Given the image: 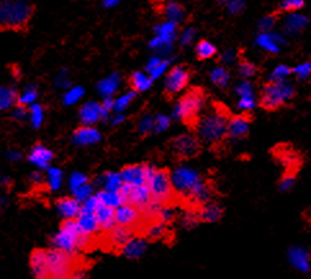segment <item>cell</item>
I'll return each instance as SVG.
<instances>
[{
  "instance_id": "obj_1",
  "label": "cell",
  "mask_w": 311,
  "mask_h": 279,
  "mask_svg": "<svg viewBox=\"0 0 311 279\" xmlns=\"http://www.w3.org/2000/svg\"><path fill=\"white\" fill-rule=\"evenodd\" d=\"M171 183L176 200H184L188 202L189 207H200L212 198V186L197 171L186 166H180L174 170Z\"/></svg>"
},
{
  "instance_id": "obj_2",
  "label": "cell",
  "mask_w": 311,
  "mask_h": 279,
  "mask_svg": "<svg viewBox=\"0 0 311 279\" xmlns=\"http://www.w3.org/2000/svg\"><path fill=\"white\" fill-rule=\"evenodd\" d=\"M212 110L200 117L194 125L196 135L200 139V143L206 144L208 147L215 148L222 144L226 138L228 122H229V112L226 111L225 106L215 104Z\"/></svg>"
},
{
  "instance_id": "obj_3",
  "label": "cell",
  "mask_w": 311,
  "mask_h": 279,
  "mask_svg": "<svg viewBox=\"0 0 311 279\" xmlns=\"http://www.w3.org/2000/svg\"><path fill=\"white\" fill-rule=\"evenodd\" d=\"M94 242V236L82 233L78 228L76 218L72 219H63L60 225V232L52 238V244L56 248L62 251L76 254L78 251H85L92 248V243Z\"/></svg>"
},
{
  "instance_id": "obj_4",
  "label": "cell",
  "mask_w": 311,
  "mask_h": 279,
  "mask_svg": "<svg viewBox=\"0 0 311 279\" xmlns=\"http://www.w3.org/2000/svg\"><path fill=\"white\" fill-rule=\"evenodd\" d=\"M35 6L28 0H0V31L24 30Z\"/></svg>"
},
{
  "instance_id": "obj_5",
  "label": "cell",
  "mask_w": 311,
  "mask_h": 279,
  "mask_svg": "<svg viewBox=\"0 0 311 279\" xmlns=\"http://www.w3.org/2000/svg\"><path fill=\"white\" fill-rule=\"evenodd\" d=\"M46 252V270L48 278L63 279L72 278L74 272L80 269L81 262L76 254L62 251L60 248H45Z\"/></svg>"
},
{
  "instance_id": "obj_6",
  "label": "cell",
  "mask_w": 311,
  "mask_h": 279,
  "mask_svg": "<svg viewBox=\"0 0 311 279\" xmlns=\"http://www.w3.org/2000/svg\"><path fill=\"white\" fill-rule=\"evenodd\" d=\"M206 96L204 92L200 88L190 89L186 94L180 98L178 104L174 110V118L182 121L188 126L194 128L196 122L200 118V112L204 106Z\"/></svg>"
},
{
  "instance_id": "obj_7",
  "label": "cell",
  "mask_w": 311,
  "mask_h": 279,
  "mask_svg": "<svg viewBox=\"0 0 311 279\" xmlns=\"http://www.w3.org/2000/svg\"><path fill=\"white\" fill-rule=\"evenodd\" d=\"M296 94L294 85L288 80L269 81L262 89L260 106L266 111H276L294 98Z\"/></svg>"
},
{
  "instance_id": "obj_8",
  "label": "cell",
  "mask_w": 311,
  "mask_h": 279,
  "mask_svg": "<svg viewBox=\"0 0 311 279\" xmlns=\"http://www.w3.org/2000/svg\"><path fill=\"white\" fill-rule=\"evenodd\" d=\"M147 186L150 188L152 202L160 204H172L176 200L171 183V172L168 168H156L152 176L148 179Z\"/></svg>"
},
{
  "instance_id": "obj_9",
  "label": "cell",
  "mask_w": 311,
  "mask_h": 279,
  "mask_svg": "<svg viewBox=\"0 0 311 279\" xmlns=\"http://www.w3.org/2000/svg\"><path fill=\"white\" fill-rule=\"evenodd\" d=\"M117 192L121 196L122 204H132V206L138 207L139 210L144 208L152 202L150 188H148L147 184L132 186V184L122 183Z\"/></svg>"
},
{
  "instance_id": "obj_10",
  "label": "cell",
  "mask_w": 311,
  "mask_h": 279,
  "mask_svg": "<svg viewBox=\"0 0 311 279\" xmlns=\"http://www.w3.org/2000/svg\"><path fill=\"white\" fill-rule=\"evenodd\" d=\"M114 222H116L117 225L129 226L135 232V236H138L140 233V229L143 228L146 220H144L143 214L138 207L132 206V204H122L114 208Z\"/></svg>"
},
{
  "instance_id": "obj_11",
  "label": "cell",
  "mask_w": 311,
  "mask_h": 279,
  "mask_svg": "<svg viewBox=\"0 0 311 279\" xmlns=\"http://www.w3.org/2000/svg\"><path fill=\"white\" fill-rule=\"evenodd\" d=\"M170 147L175 156L188 160L200 154L202 143L196 134H182L171 140Z\"/></svg>"
},
{
  "instance_id": "obj_12",
  "label": "cell",
  "mask_w": 311,
  "mask_h": 279,
  "mask_svg": "<svg viewBox=\"0 0 311 279\" xmlns=\"http://www.w3.org/2000/svg\"><path fill=\"white\" fill-rule=\"evenodd\" d=\"M134 236L135 232L132 228L116 224L111 230L103 233V242H104V247L107 250H111V251H121V248Z\"/></svg>"
},
{
  "instance_id": "obj_13",
  "label": "cell",
  "mask_w": 311,
  "mask_h": 279,
  "mask_svg": "<svg viewBox=\"0 0 311 279\" xmlns=\"http://www.w3.org/2000/svg\"><path fill=\"white\" fill-rule=\"evenodd\" d=\"M190 72L184 66H175L168 71L164 80V93L168 96L180 93L188 85Z\"/></svg>"
},
{
  "instance_id": "obj_14",
  "label": "cell",
  "mask_w": 311,
  "mask_h": 279,
  "mask_svg": "<svg viewBox=\"0 0 311 279\" xmlns=\"http://www.w3.org/2000/svg\"><path fill=\"white\" fill-rule=\"evenodd\" d=\"M111 112L104 110L102 103L96 102H88L81 107L78 116H80V121L82 125L93 126L100 120H106L110 116Z\"/></svg>"
},
{
  "instance_id": "obj_15",
  "label": "cell",
  "mask_w": 311,
  "mask_h": 279,
  "mask_svg": "<svg viewBox=\"0 0 311 279\" xmlns=\"http://www.w3.org/2000/svg\"><path fill=\"white\" fill-rule=\"evenodd\" d=\"M27 158L30 162H32L34 165L39 166L40 168H48L54 158V153L49 148L45 147L44 144L38 142L31 147Z\"/></svg>"
},
{
  "instance_id": "obj_16",
  "label": "cell",
  "mask_w": 311,
  "mask_h": 279,
  "mask_svg": "<svg viewBox=\"0 0 311 279\" xmlns=\"http://www.w3.org/2000/svg\"><path fill=\"white\" fill-rule=\"evenodd\" d=\"M250 129V118L246 114H238L229 118L226 135L232 139H242L247 136Z\"/></svg>"
},
{
  "instance_id": "obj_17",
  "label": "cell",
  "mask_w": 311,
  "mask_h": 279,
  "mask_svg": "<svg viewBox=\"0 0 311 279\" xmlns=\"http://www.w3.org/2000/svg\"><path fill=\"white\" fill-rule=\"evenodd\" d=\"M30 269L35 278L46 279V252L45 248H34L30 254Z\"/></svg>"
},
{
  "instance_id": "obj_18",
  "label": "cell",
  "mask_w": 311,
  "mask_h": 279,
  "mask_svg": "<svg viewBox=\"0 0 311 279\" xmlns=\"http://www.w3.org/2000/svg\"><path fill=\"white\" fill-rule=\"evenodd\" d=\"M124 183L132 186H142L147 184L146 179V165H128L120 172Z\"/></svg>"
},
{
  "instance_id": "obj_19",
  "label": "cell",
  "mask_w": 311,
  "mask_h": 279,
  "mask_svg": "<svg viewBox=\"0 0 311 279\" xmlns=\"http://www.w3.org/2000/svg\"><path fill=\"white\" fill-rule=\"evenodd\" d=\"M102 139V135L96 129L92 126L82 125L81 128L75 130L72 135V140L78 146H90V144H96Z\"/></svg>"
},
{
  "instance_id": "obj_20",
  "label": "cell",
  "mask_w": 311,
  "mask_h": 279,
  "mask_svg": "<svg viewBox=\"0 0 311 279\" xmlns=\"http://www.w3.org/2000/svg\"><path fill=\"white\" fill-rule=\"evenodd\" d=\"M94 215L96 218V222L99 225V232H108L111 230L116 225L114 222V207L106 206V204H99L96 210L94 211Z\"/></svg>"
},
{
  "instance_id": "obj_21",
  "label": "cell",
  "mask_w": 311,
  "mask_h": 279,
  "mask_svg": "<svg viewBox=\"0 0 311 279\" xmlns=\"http://www.w3.org/2000/svg\"><path fill=\"white\" fill-rule=\"evenodd\" d=\"M58 211L63 216V219H72L80 214L81 202L75 197H62L58 198L56 202Z\"/></svg>"
},
{
  "instance_id": "obj_22",
  "label": "cell",
  "mask_w": 311,
  "mask_h": 279,
  "mask_svg": "<svg viewBox=\"0 0 311 279\" xmlns=\"http://www.w3.org/2000/svg\"><path fill=\"white\" fill-rule=\"evenodd\" d=\"M224 210L222 207L214 201H208L206 204H200L198 207V215H200V220L204 222H215L222 219Z\"/></svg>"
},
{
  "instance_id": "obj_23",
  "label": "cell",
  "mask_w": 311,
  "mask_h": 279,
  "mask_svg": "<svg viewBox=\"0 0 311 279\" xmlns=\"http://www.w3.org/2000/svg\"><path fill=\"white\" fill-rule=\"evenodd\" d=\"M122 183L124 182L120 172H106V174L99 175V176L96 178L93 186H100V188L106 189V190L117 192Z\"/></svg>"
},
{
  "instance_id": "obj_24",
  "label": "cell",
  "mask_w": 311,
  "mask_h": 279,
  "mask_svg": "<svg viewBox=\"0 0 311 279\" xmlns=\"http://www.w3.org/2000/svg\"><path fill=\"white\" fill-rule=\"evenodd\" d=\"M290 260L294 264V266L297 268L300 272L308 273L310 270V254H308V250L301 248V247L290 248Z\"/></svg>"
},
{
  "instance_id": "obj_25",
  "label": "cell",
  "mask_w": 311,
  "mask_h": 279,
  "mask_svg": "<svg viewBox=\"0 0 311 279\" xmlns=\"http://www.w3.org/2000/svg\"><path fill=\"white\" fill-rule=\"evenodd\" d=\"M147 248V242L144 240L142 236L139 237H132L129 242L126 243L125 246L121 248V252L124 254V256L129 258H140Z\"/></svg>"
},
{
  "instance_id": "obj_26",
  "label": "cell",
  "mask_w": 311,
  "mask_h": 279,
  "mask_svg": "<svg viewBox=\"0 0 311 279\" xmlns=\"http://www.w3.org/2000/svg\"><path fill=\"white\" fill-rule=\"evenodd\" d=\"M76 222L78 224V228L82 233L94 234L99 232V225L96 222V218L93 212H80L76 216Z\"/></svg>"
},
{
  "instance_id": "obj_27",
  "label": "cell",
  "mask_w": 311,
  "mask_h": 279,
  "mask_svg": "<svg viewBox=\"0 0 311 279\" xmlns=\"http://www.w3.org/2000/svg\"><path fill=\"white\" fill-rule=\"evenodd\" d=\"M18 92L13 86H0V111L14 107L18 102Z\"/></svg>"
},
{
  "instance_id": "obj_28",
  "label": "cell",
  "mask_w": 311,
  "mask_h": 279,
  "mask_svg": "<svg viewBox=\"0 0 311 279\" xmlns=\"http://www.w3.org/2000/svg\"><path fill=\"white\" fill-rule=\"evenodd\" d=\"M118 85H120V75L114 72L112 75H110L108 78H103L102 81L98 82V92L102 94L103 96H112L118 89Z\"/></svg>"
},
{
  "instance_id": "obj_29",
  "label": "cell",
  "mask_w": 311,
  "mask_h": 279,
  "mask_svg": "<svg viewBox=\"0 0 311 279\" xmlns=\"http://www.w3.org/2000/svg\"><path fill=\"white\" fill-rule=\"evenodd\" d=\"M164 12L168 21H172L175 24L184 21V18H186V9L178 2H168L164 6Z\"/></svg>"
},
{
  "instance_id": "obj_30",
  "label": "cell",
  "mask_w": 311,
  "mask_h": 279,
  "mask_svg": "<svg viewBox=\"0 0 311 279\" xmlns=\"http://www.w3.org/2000/svg\"><path fill=\"white\" fill-rule=\"evenodd\" d=\"M174 40H175V36L157 35L154 39L150 42V48L157 50V53L158 54L166 56V54L170 53L171 49H172Z\"/></svg>"
},
{
  "instance_id": "obj_31",
  "label": "cell",
  "mask_w": 311,
  "mask_h": 279,
  "mask_svg": "<svg viewBox=\"0 0 311 279\" xmlns=\"http://www.w3.org/2000/svg\"><path fill=\"white\" fill-rule=\"evenodd\" d=\"M308 22V20L305 17V16L294 13V14H290L287 18H286L284 28H286V31L290 34L300 32V31L305 28Z\"/></svg>"
},
{
  "instance_id": "obj_32",
  "label": "cell",
  "mask_w": 311,
  "mask_h": 279,
  "mask_svg": "<svg viewBox=\"0 0 311 279\" xmlns=\"http://www.w3.org/2000/svg\"><path fill=\"white\" fill-rule=\"evenodd\" d=\"M130 86L135 92H146L150 88L152 85V80L150 78V76L143 74V72H134L129 78Z\"/></svg>"
},
{
  "instance_id": "obj_33",
  "label": "cell",
  "mask_w": 311,
  "mask_h": 279,
  "mask_svg": "<svg viewBox=\"0 0 311 279\" xmlns=\"http://www.w3.org/2000/svg\"><path fill=\"white\" fill-rule=\"evenodd\" d=\"M96 197H98L99 202L102 204L110 207H118L120 204H122V200H121V196L118 194V192H114V190H106V189H100L98 193H96Z\"/></svg>"
},
{
  "instance_id": "obj_34",
  "label": "cell",
  "mask_w": 311,
  "mask_h": 279,
  "mask_svg": "<svg viewBox=\"0 0 311 279\" xmlns=\"http://www.w3.org/2000/svg\"><path fill=\"white\" fill-rule=\"evenodd\" d=\"M200 222V215H198V207H189L180 216V224L186 229L194 228Z\"/></svg>"
},
{
  "instance_id": "obj_35",
  "label": "cell",
  "mask_w": 311,
  "mask_h": 279,
  "mask_svg": "<svg viewBox=\"0 0 311 279\" xmlns=\"http://www.w3.org/2000/svg\"><path fill=\"white\" fill-rule=\"evenodd\" d=\"M256 42H258V46H261V48L265 49L266 52H270V53H278L279 46H280L276 42V39L272 38V34L270 32H261L258 35Z\"/></svg>"
},
{
  "instance_id": "obj_36",
  "label": "cell",
  "mask_w": 311,
  "mask_h": 279,
  "mask_svg": "<svg viewBox=\"0 0 311 279\" xmlns=\"http://www.w3.org/2000/svg\"><path fill=\"white\" fill-rule=\"evenodd\" d=\"M218 53V49L214 44H211L207 40H202L196 46V54H197L198 60H210Z\"/></svg>"
},
{
  "instance_id": "obj_37",
  "label": "cell",
  "mask_w": 311,
  "mask_h": 279,
  "mask_svg": "<svg viewBox=\"0 0 311 279\" xmlns=\"http://www.w3.org/2000/svg\"><path fill=\"white\" fill-rule=\"evenodd\" d=\"M211 80L218 88H226L230 81V74L225 67H216L211 71Z\"/></svg>"
},
{
  "instance_id": "obj_38",
  "label": "cell",
  "mask_w": 311,
  "mask_h": 279,
  "mask_svg": "<svg viewBox=\"0 0 311 279\" xmlns=\"http://www.w3.org/2000/svg\"><path fill=\"white\" fill-rule=\"evenodd\" d=\"M36 98H38V89L34 85H30L21 94H18L17 104L22 106V107H27V106L32 104L36 100Z\"/></svg>"
},
{
  "instance_id": "obj_39",
  "label": "cell",
  "mask_w": 311,
  "mask_h": 279,
  "mask_svg": "<svg viewBox=\"0 0 311 279\" xmlns=\"http://www.w3.org/2000/svg\"><path fill=\"white\" fill-rule=\"evenodd\" d=\"M93 193H94V186L88 182V183L82 184V186H80L78 189L74 190V197H75L78 201L82 202L85 201L86 198H89L90 196H93Z\"/></svg>"
},
{
  "instance_id": "obj_40",
  "label": "cell",
  "mask_w": 311,
  "mask_h": 279,
  "mask_svg": "<svg viewBox=\"0 0 311 279\" xmlns=\"http://www.w3.org/2000/svg\"><path fill=\"white\" fill-rule=\"evenodd\" d=\"M135 96H136V92H135V90H130L129 93L124 94V96H121L120 98H117L116 100H114V110H116L117 112L124 111V110L130 104V102H132V99L135 98Z\"/></svg>"
},
{
  "instance_id": "obj_41",
  "label": "cell",
  "mask_w": 311,
  "mask_h": 279,
  "mask_svg": "<svg viewBox=\"0 0 311 279\" xmlns=\"http://www.w3.org/2000/svg\"><path fill=\"white\" fill-rule=\"evenodd\" d=\"M178 30V24L172 21H166L164 24L156 26L154 31L157 35H166V36H175Z\"/></svg>"
},
{
  "instance_id": "obj_42",
  "label": "cell",
  "mask_w": 311,
  "mask_h": 279,
  "mask_svg": "<svg viewBox=\"0 0 311 279\" xmlns=\"http://www.w3.org/2000/svg\"><path fill=\"white\" fill-rule=\"evenodd\" d=\"M84 94H85V90L82 89V88L75 86V88H72V89H70L68 92L64 94V98H63V100H64V103H66V104H75L78 100H80V99L82 98V96H84Z\"/></svg>"
},
{
  "instance_id": "obj_43",
  "label": "cell",
  "mask_w": 311,
  "mask_h": 279,
  "mask_svg": "<svg viewBox=\"0 0 311 279\" xmlns=\"http://www.w3.org/2000/svg\"><path fill=\"white\" fill-rule=\"evenodd\" d=\"M236 94L240 98H254V85L250 81H242L236 88Z\"/></svg>"
},
{
  "instance_id": "obj_44",
  "label": "cell",
  "mask_w": 311,
  "mask_h": 279,
  "mask_svg": "<svg viewBox=\"0 0 311 279\" xmlns=\"http://www.w3.org/2000/svg\"><path fill=\"white\" fill-rule=\"evenodd\" d=\"M238 71H240V76H243V78H251V76H254L256 74L258 68L250 60H242L240 62V66H238Z\"/></svg>"
},
{
  "instance_id": "obj_45",
  "label": "cell",
  "mask_w": 311,
  "mask_h": 279,
  "mask_svg": "<svg viewBox=\"0 0 311 279\" xmlns=\"http://www.w3.org/2000/svg\"><path fill=\"white\" fill-rule=\"evenodd\" d=\"M305 6L304 0H283L280 4L282 12H296Z\"/></svg>"
},
{
  "instance_id": "obj_46",
  "label": "cell",
  "mask_w": 311,
  "mask_h": 279,
  "mask_svg": "<svg viewBox=\"0 0 311 279\" xmlns=\"http://www.w3.org/2000/svg\"><path fill=\"white\" fill-rule=\"evenodd\" d=\"M290 74H292V70H290V67L284 66V64H280V66H278L276 70H274V71L272 72V75H270V81L284 80V78H287Z\"/></svg>"
},
{
  "instance_id": "obj_47",
  "label": "cell",
  "mask_w": 311,
  "mask_h": 279,
  "mask_svg": "<svg viewBox=\"0 0 311 279\" xmlns=\"http://www.w3.org/2000/svg\"><path fill=\"white\" fill-rule=\"evenodd\" d=\"M100 204L98 200V197H96V194L93 196H90L89 198H86L85 201H82V204H81V210L80 212H93L96 210V207H98V204Z\"/></svg>"
},
{
  "instance_id": "obj_48",
  "label": "cell",
  "mask_w": 311,
  "mask_h": 279,
  "mask_svg": "<svg viewBox=\"0 0 311 279\" xmlns=\"http://www.w3.org/2000/svg\"><path fill=\"white\" fill-rule=\"evenodd\" d=\"M168 64H170V63H168V60H162L161 62H160L158 64L154 67V68H152L150 71H148V76H150V80L154 81V80H157L160 76L164 75V71L168 70Z\"/></svg>"
},
{
  "instance_id": "obj_49",
  "label": "cell",
  "mask_w": 311,
  "mask_h": 279,
  "mask_svg": "<svg viewBox=\"0 0 311 279\" xmlns=\"http://www.w3.org/2000/svg\"><path fill=\"white\" fill-rule=\"evenodd\" d=\"M170 126V118L164 114H158V116L153 118V132H164Z\"/></svg>"
},
{
  "instance_id": "obj_50",
  "label": "cell",
  "mask_w": 311,
  "mask_h": 279,
  "mask_svg": "<svg viewBox=\"0 0 311 279\" xmlns=\"http://www.w3.org/2000/svg\"><path fill=\"white\" fill-rule=\"evenodd\" d=\"M49 178V186H50L53 190L58 189L62 183V172L58 168H50L48 172Z\"/></svg>"
},
{
  "instance_id": "obj_51",
  "label": "cell",
  "mask_w": 311,
  "mask_h": 279,
  "mask_svg": "<svg viewBox=\"0 0 311 279\" xmlns=\"http://www.w3.org/2000/svg\"><path fill=\"white\" fill-rule=\"evenodd\" d=\"M292 72H294V75L297 76V78H300V80H308V78H310V72H311L310 62L302 63V64L294 67V68L292 70Z\"/></svg>"
},
{
  "instance_id": "obj_52",
  "label": "cell",
  "mask_w": 311,
  "mask_h": 279,
  "mask_svg": "<svg viewBox=\"0 0 311 279\" xmlns=\"http://www.w3.org/2000/svg\"><path fill=\"white\" fill-rule=\"evenodd\" d=\"M138 130L142 135L150 134L153 130V117L152 116H144L138 124Z\"/></svg>"
},
{
  "instance_id": "obj_53",
  "label": "cell",
  "mask_w": 311,
  "mask_h": 279,
  "mask_svg": "<svg viewBox=\"0 0 311 279\" xmlns=\"http://www.w3.org/2000/svg\"><path fill=\"white\" fill-rule=\"evenodd\" d=\"M246 6V0H228L226 8L230 14H240Z\"/></svg>"
},
{
  "instance_id": "obj_54",
  "label": "cell",
  "mask_w": 311,
  "mask_h": 279,
  "mask_svg": "<svg viewBox=\"0 0 311 279\" xmlns=\"http://www.w3.org/2000/svg\"><path fill=\"white\" fill-rule=\"evenodd\" d=\"M276 24V16L270 14L266 16V17H264L262 20L258 22V27H260L261 32H269Z\"/></svg>"
},
{
  "instance_id": "obj_55",
  "label": "cell",
  "mask_w": 311,
  "mask_h": 279,
  "mask_svg": "<svg viewBox=\"0 0 311 279\" xmlns=\"http://www.w3.org/2000/svg\"><path fill=\"white\" fill-rule=\"evenodd\" d=\"M31 116H32V124L35 128H39L40 125H42V117H44V114H42V106H38V104H34L32 107H31V111H30Z\"/></svg>"
},
{
  "instance_id": "obj_56",
  "label": "cell",
  "mask_w": 311,
  "mask_h": 279,
  "mask_svg": "<svg viewBox=\"0 0 311 279\" xmlns=\"http://www.w3.org/2000/svg\"><path fill=\"white\" fill-rule=\"evenodd\" d=\"M88 182H89V179H88L86 175L80 174V172H75V174L71 176V179H70V186H71L72 192H74L75 189H78L80 186H82V184L88 183Z\"/></svg>"
},
{
  "instance_id": "obj_57",
  "label": "cell",
  "mask_w": 311,
  "mask_h": 279,
  "mask_svg": "<svg viewBox=\"0 0 311 279\" xmlns=\"http://www.w3.org/2000/svg\"><path fill=\"white\" fill-rule=\"evenodd\" d=\"M294 179H296V175L294 172H287V174L283 176L280 182V189L282 190H290L294 184Z\"/></svg>"
},
{
  "instance_id": "obj_58",
  "label": "cell",
  "mask_w": 311,
  "mask_h": 279,
  "mask_svg": "<svg viewBox=\"0 0 311 279\" xmlns=\"http://www.w3.org/2000/svg\"><path fill=\"white\" fill-rule=\"evenodd\" d=\"M194 35H196L194 28L188 27V28H186V30L182 31V36H180V42H182V44H184V45L190 44V42H193V39H194Z\"/></svg>"
},
{
  "instance_id": "obj_59",
  "label": "cell",
  "mask_w": 311,
  "mask_h": 279,
  "mask_svg": "<svg viewBox=\"0 0 311 279\" xmlns=\"http://www.w3.org/2000/svg\"><path fill=\"white\" fill-rule=\"evenodd\" d=\"M238 107L243 111H251L252 108L254 107V98H240V102H238Z\"/></svg>"
},
{
  "instance_id": "obj_60",
  "label": "cell",
  "mask_w": 311,
  "mask_h": 279,
  "mask_svg": "<svg viewBox=\"0 0 311 279\" xmlns=\"http://www.w3.org/2000/svg\"><path fill=\"white\" fill-rule=\"evenodd\" d=\"M236 58V50H232V49H229V50H225L224 53L222 54V57H220V60H222V63H225V64H229V63L234 62Z\"/></svg>"
},
{
  "instance_id": "obj_61",
  "label": "cell",
  "mask_w": 311,
  "mask_h": 279,
  "mask_svg": "<svg viewBox=\"0 0 311 279\" xmlns=\"http://www.w3.org/2000/svg\"><path fill=\"white\" fill-rule=\"evenodd\" d=\"M118 2H120V0H104L103 4H104V6H107V8H111V6H116Z\"/></svg>"
},
{
  "instance_id": "obj_62",
  "label": "cell",
  "mask_w": 311,
  "mask_h": 279,
  "mask_svg": "<svg viewBox=\"0 0 311 279\" xmlns=\"http://www.w3.org/2000/svg\"><path fill=\"white\" fill-rule=\"evenodd\" d=\"M122 121H124L122 114H117V116L114 118V121H112V124H114V125H117V124L122 122Z\"/></svg>"
},
{
  "instance_id": "obj_63",
  "label": "cell",
  "mask_w": 311,
  "mask_h": 279,
  "mask_svg": "<svg viewBox=\"0 0 311 279\" xmlns=\"http://www.w3.org/2000/svg\"><path fill=\"white\" fill-rule=\"evenodd\" d=\"M220 2H222V3H226L228 0H220Z\"/></svg>"
}]
</instances>
